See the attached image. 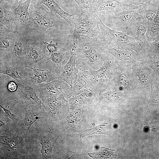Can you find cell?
Returning <instances> with one entry per match:
<instances>
[{
    "label": "cell",
    "mask_w": 159,
    "mask_h": 159,
    "mask_svg": "<svg viewBox=\"0 0 159 159\" xmlns=\"http://www.w3.org/2000/svg\"><path fill=\"white\" fill-rule=\"evenodd\" d=\"M7 89L11 92L15 91L18 88V83L14 81H10L7 85Z\"/></svg>",
    "instance_id": "obj_44"
},
{
    "label": "cell",
    "mask_w": 159,
    "mask_h": 159,
    "mask_svg": "<svg viewBox=\"0 0 159 159\" xmlns=\"http://www.w3.org/2000/svg\"><path fill=\"white\" fill-rule=\"evenodd\" d=\"M0 148L3 153L1 159L28 158L25 142L16 134L12 133L9 129L0 134Z\"/></svg>",
    "instance_id": "obj_7"
},
{
    "label": "cell",
    "mask_w": 159,
    "mask_h": 159,
    "mask_svg": "<svg viewBox=\"0 0 159 159\" xmlns=\"http://www.w3.org/2000/svg\"><path fill=\"white\" fill-rule=\"evenodd\" d=\"M27 67L33 71L26 85L31 86L41 84L43 82L48 83L60 78V68L54 62L47 58Z\"/></svg>",
    "instance_id": "obj_6"
},
{
    "label": "cell",
    "mask_w": 159,
    "mask_h": 159,
    "mask_svg": "<svg viewBox=\"0 0 159 159\" xmlns=\"http://www.w3.org/2000/svg\"><path fill=\"white\" fill-rule=\"evenodd\" d=\"M146 37L148 42L153 41L159 37V24L153 22L148 23Z\"/></svg>",
    "instance_id": "obj_32"
},
{
    "label": "cell",
    "mask_w": 159,
    "mask_h": 159,
    "mask_svg": "<svg viewBox=\"0 0 159 159\" xmlns=\"http://www.w3.org/2000/svg\"><path fill=\"white\" fill-rule=\"evenodd\" d=\"M39 94L40 98L51 95H60L66 99L71 96V86L61 78L45 84L32 86Z\"/></svg>",
    "instance_id": "obj_10"
},
{
    "label": "cell",
    "mask_w": 159,
    "mask_h": 159,
    "mask_svg": "<svg viewBox=\"0 0 159 159\" xmlns=\"http://www.w3.org/2000/svg\"><path fill=\"white\" fill-rule=\"evenodd\" d=\"M11 120L0 108V133H2L9 129Z\"/></svg>",
    "instance_id": "obj_34"
},
{
    "label": "cell",
    "mask_w": 159,
    "mask_h": 159,
    "mask_svg": "<svg viewBox=\"0 0 159 159\" xmlns=\"http://www.w3.org/2000/svg\"><path fill=\"white\" fill-rule=\"evenodd\" d=\"M45 46L42 42H29L24 62L25 67L32 65L46 58Z\"/></svg>",
    "instance_id": "obj_15"
},
{
    "label": "cell",
    "mask_w": 159,
    "mask_h": 159,
    "mask_svg": "<svg viewBox=\"0 0 159 159\" xmlns=\"http://www.w3.org/2000/svg\"><path fill=\"white\" fill-rule=\"evenodd\" d=\"M119 64L132 65L134 63L141 61L144 53H139L135 51L120 50L113 47L106 49Z\"/></svg>",
    "instance_id": "obj_18"
},
{
    "label": "cell",
    "mask_w": 159,
    "mask_h": 159,
    "mask_svg": "<svg viewBox=\"0 0 159 159\" xmlns=\"http://www.w3.org/2000/svg\"><path fill=\"white\" fill-rule=\"evenodd\" d=\"M75 44H72L70 49V57L67 63L60 67V78L70 85L79 72L76 66Z\"/></svg>",
    "instance_id": "obj_17"
},
{
    "label": "cell",
    "mask_w": 159,
    "mask_h": 159,
    "mask_svg": "<svg viewBox=\"0 0 159 159\" xmlns=\"http://www.w3.org/2000/svg\"><path fill=\"white\" fill-rule=\"evenodd\" d=\"M18 88L22 93V98L24 100V108L32 105L42 106V100L37 95L35 88L26 84L18 83Z\"/></svg>",
    "instance_id": "obj_21"
},
{
    "label": "cell",
    "mask_w": 159,
    "mask_h": 159,
    "mask_svg": "<svg viewBox=\"0 0 159 159\" xmlns=\"http://www.w3.org/2000/svg\"><path fill=\"white\" fill-rule=\"evenodd\" d=\"M144 52L150 56L159 57V37L153 42H148Z\"/></svg>",
    "instance_id": "obj_33"
},
{
    "label": "cell",
    "mask_w": 159,
    "mask_h": 159,
    "mask_svg": "<svg viewBox=\"0 0 159 159\" xmlns=\"http://www.w3.org/2000/svg\"><path fill=\"white\" fill-rule=\"evenodd\" d=\"M0 107L3 109L7 116L15 123H17L20 120V119L19 117L15 115L9 110L4 108L1 104Z\"/></svg>",
    "instance_id": "obj_41"
},
{
    "label": "cell",
    "mask_w": 159,
    "mask_h": 159,
    "mask_svg": "<svg viewBox=\"0 0 159 159\" xmlns=\"http://www.w3.org/2000/svg\"><path fill=\"white\" fill-rule=\"evenodd\" d=\"M42 42L51 54L58 51L63 50H59V45L57 42L54 43L52 41H51L49 43L45 41H43Z\"/></svg>",
    "instance_id": "obj_38"
},
{
    "label": "cell",
    "mask_w": 159,
    "mask_h": 159,
    "mask_svg": "<svg viewBox=\"0 0 159 159\" xmlns=\"http://www.w3.org/2000/svg\"><path fill=\"white\" fill-rule=\"evenodd\" d=\"M88 155L94 159L113 158L117 156L115 150L106 148L103 147L100 148V152L88 153Z\"/></svg>",
    "instance_id": "obj_31"
},
{
    "label": "cell",
    "mask_w": 159,
    "mask_h": 159,
    "mask_svg": "<svg viewBox=\"0 0 159 159\" xmlns=\"http://www.w3.org/2000/svg\"><path fill=\"white\" fill-rule=\"evenodd\" d=\"M71 96L78 95L87 90L85 88L77 81L76 78L71 85Z\"/></svg>",
    "instance_id": "obj_36"
},
{
    "label": "cell",
    "mask_w": 159,
    "mask_h": 159,
    "mask_svg": "<svg viewBox=\"0 0 159 159\" xmlns=\"http://www.w3.org/2000/svg\"><path fill=\"white\" fill-rule=\"evenodd\" d=\"M75 50L76 66L79 70H97L112 56L106 48L95 39L84 37L77 39Z\"/></svg>",
    "instance_id": "obj_1"
},
{
    "label": "cell",
    "mask_w": 159,
    "mask_h": 159,
    "mask_svg": "<svg viewBox=\"0 0 159 159\" xmlns=\"http://www.w3.org/2000/svg\"><path fill=\"white\" fill-rule=\"evenodd\" d=\"M126 4L130 7H133L142 5L150 0H117Z\"/></svg>",
    "instance_id": "obj_39"
},
{
    "label": "cell",
    "mask_w": 159,
    "mask_h": 159,
    "mask_svg": "<svg viewBox=\"0 0 159 159\" xmlns=\"http://www.w3.org/2000/svg\"><path fill=\"white\" fill-rule=\"evenodd\" d=\"M24 108L25 111L24 117L16 134L21 139L25 142L28 132L33 124L40 119L45 120L46 117L42 106L32 105Z\"/></svg>",
    "instance_id": "obj_13"
},
{
    "label": "cell",
    "mask_w": 159,
    "mask_h": 159,
    "mask_svg": "<svg viewBox=\"0 0 159 159\" xmlns=\"http://www.w3.org/2000/svg\"><path fill=\"white\" fill-rule=\"evenodd\" d=\"M141 6L124 7L120 10L107 11L106 24L113 30L126 33L138 16Z\"/></svg>",
    "instance_id": "obj_5"
},
{
    "label": "cell",
    "mask_w": 159,
    "mask_h": 159,
    "mask_svg": "<svg viewBox=\"0 0 159 159\" xmlns=\"http://www.w3.org/2000/svg\"><path fill=\"white\" fill-rule=\"evenodd\" d=\"M154 0V1H155V0Z\"/></svg>",
    "instance_id": "obj_46"
},
{
    "label": "cell",
    "mask_w": 159,
    "mask_h": 159,
    "mask_svg": "<svg viewBox=\"0 0 159 159\" xmlns=\"http://www.w3.org/2000/svg\"><path fill=\"white\" fill-rule=\"evenodd\" d=\"M79 5L81 11L87 8L93 0H74Z\"/></svg>",
    "instance_id": "obj_42"
},
{
    "label": "cell",
    "mask_w": 159,
    "mask_h": 159,
    "mask_svg": "<svg viewBox=\"0 0 159 159\" xmlns=\"http://www.w3.org/2000/svg\"><path fill=\"white\" fill-rule=\"evenodd\" d=\"M131 65L118 64L112 75L109 88L127 92L143 89Z\"/></svg>",
    "instance_id": "obj_4"
},
{
    "label": "cell",
    "mask_w": 159,
    "mask_h": 159,
    "mask_svg": "<svg viewBox=\"0 0 159 159\" xmlns=\"http://www.w3.org/2000/svg\"><path fill=\"white\" fill-rule=\"evenodd\" d=\"M5 8L0 5V22L10 29H12L13 26L9 20L6 15Z\"/></svg>",
    "instance_id": "obj_37"
},
{
    "label": "cell",
    "mask_w": 159,
    "mask_h": 159,
    "mask_svg": "<svg viewBox=\"0 0 159 159\" xmlns=\"http://www.w3.org/2000/svg\"><path fill=\"white\" fill-rule=\"evenodd\" d=\"M40 99L46 121H60L63 119L69 107L65 97L60 95H51Z\"/></svg>",
    "instance_id": "obj_9"
},
{
    "label": "cell",
    "mask_w": 159,
    "mask_h": 159,
    "mask_svg": "<svg viewBox=\"0 0 159 159\" xmlns=\"http://www.w3.org/2000/svg\"><path fill=\"white\" fill-rule=\"evenodd\" d=\"M32 0L19 1L18 6L13 8V12L16 19L22 26L28 24L30 13L28 9Z\"/></svg>",
    "instance_id": "obj_26"
},
{
    "label": "cell",
    "mask_w": 159,
    "mask_h": 159,
    "mask_svg": "<svg viewBox=\"0 0 159 159\" xmlns=\"http://www.w3.org/2000/svg\"><path fill=\"white\" fill-rule=\"evenodd\" d=\"M35 4L42 5L44 4L56 14H58L63 18L71 26H72V17L77 14H69L64 10L54 0H32Z\"/></svg>",
    "instance_id": "obj_24"
},
{
    "label": "cell",
    "mask_w": 159,
    "mask_h": 159,
    "mask_svg": "<svg viewBox=\"0 0 159 159\" xmlns=\"http://www.w3.org/2000/svg\"><path fill=\"white\" fill-rule=\"evenodd\" d=\"M141 61L150 67L156 77L159 78V57L151 56L145 54Z\"/></svg>",
    "instance_id": "obj_30"
},
{
    "label": "cell",
    "mask_w": 159,
    "mask_h": 159,
    "mask_svg": "<svg viewBox=\"0 0 159 159\" xmlns=\"http://www.w3.org/2000/svg\"><path fill=\"white\" fill-rule=\"evenodd\" d=\"M153 22L159 24V2H158L157 11L153 20Z\"/></svg>",
    "instance_id": "obj_45"
},
{
    "label": "cell",
    "mask_w": 159,
    "mask_h": 159,
    "mask_svg": "<svg viewBox=\"0 0 159 159\" xmlns=\"http://www.w3.org/2000/svg\"><path fill=\"white\" fill-rule=\"evenodd\" d=\"M124 7L129 6L117 0H93L87 9L90 13L93 14L101 11L120 10Z\"/></svg>",
    "instance_id": "obj_19"
},
{
    "label": "cell",
    "mask_w": 159,
    "mask_h": 159,
    "mask_svg": "<svg viewBox=\"0 0 159 159\" xmlns=\"http://www.w3.org/2000/svg\"><path fill=\"white\" fill-rule=\"evenodd\" d=\"M54 13L48 12L42 5L35 4L29 14V19L43 31L49 28L57 29L58 23Z\"/></svg>",
    "instance_id": "obj_11"
},
{
    "label": "cell",
    "mask_w": 159,
    "mask_h": 159,
    "mask_svg": "<svg viewBox=\"0 0 159 159\" xmlns=\"http://www.w3.org/2000/svg\"><path fill=\"white\" fill-rule=\"evenodd\" d=\"M131 66L143 89L150 92L151 84L157 77L155 75L150 73V67L142 61L135 62Z\"/></svg>",
    "instance_id": "obj_14"
},
{
    "label": "cell",
    "mask_w": 159,
    "mask_h": 159,
    "mask_svg": "<svg viewBox=\"0 0 159 159\" xmlns=\"http://www.w3.org/2000/svg\"><path fill=\"white\" fill-rule=\"evenodd\" d=\"M44 135L39 137V141L41 145L40 152L42 159H47L51 158L53 147L57 138L55 139L52 131L50 128Z\"/></svg>",
    "instance_id": "obj_22"
},
{
    "label": "cell",
    "mask_w": 159,
    "mask_h": 159,
    "mask_svg": "<svg viewBox=\"0 0 159 159\" xmlns=\"http://www.w3.org/2000/svg\"><path fill=\"white\" fill-rule=\"evenodd\" d=\"M69 100L71 106L77 107H90L93 106L97 100L94 92L87 91Z\"/></svg>",
    "instance_id": "obj_23"
},
{
    "label": "cell",
    "mask_w": 159,
    "mask_h": 159,
    "mask_svg": "<svg viewBox=\"0 0 159 159\" xmlns=\"http://www.w3.org/2000/svg\"><path fill=\"white\" fill-rule=\"evenodd\" d=\"M101 21L99 13L91 14L87 8L81 11L78 16L72 20L74 28L72 43H75L81 37L95 40L99 33Z\"/></svg>",
    "instance_id": "obj_3"
},
{
    "label": "cell",
    "mask_w": 159,
    "mask_h": 159,
    "mask_svg": "<svg viewBox=\"0 0 159 159\" xmlns=\"http://www.w3.org/2000/svg\"><path fill=\"white\" fill-rule=\"evenodd\" d=\"M76 79L78 82L86 89L95 92V89L91 80L90 71L79 70Z\"/></svg>",
    "instance_id": "obj_27"
},
{
    "label": "cell",
    "mask_w": 159,
    "mask_h": 159,
    "mask_svg": "<svg viewBox=\"0 0 159 159\" xmlns=\"http://www.w3.org/2000/svg\"><path fill=\"white\" fill-rule=\"evenodd\" d=\"M70 57V50H63L51 53L48 59L60 68L67 63Z\"/></svg>",
    "instance_id": "obj_28"
},
{
    "label": "cell",
    "mask_w": 159,
    "mask_h": 159,
    "mask_svg": "<svg viewBox=\"0 0 159 159\" xmlns=\"http://www.w3.org/2000/svg\"><path fill=\"white\" fill-rule=\"evenodd\" d=\"M8 39H1L0 41V48L1 49H10L13 43Z\"/></svg>",
    "instance_id": "obj_43"
},
{
    "label": "cell",
    "mask_w": 159,
    "mask_h": 159,
    "mask_svg": "<svg viewBox=\"0 0 159 159\" xmlns=\"http://www.w3.org/2000/svg\"><path fill=\"white\" fill-rule=\"evenodd\" d=\"M148 105L159 108V78L156 77L151 84L150 98Z\"/></svg>",
    "instance_id": "obj_29"
},
{
    "label": "cell",
    "mask_w": 159,
    "mask_h": 159,
    "mask_svg": "<svg viewBox=\"0 0 159 159\" xmlns=\"http://www.w3.org/2000/svg\"><path fill=\"white\" fill-rule=\"evenodd\" d=\"M150 0L141 5L138 16L147 23L153 22L158 8V2Z\"/></svg>",
    "instance_id": "obj_25"
},
{
    "label": "cell",
    "mask_w": 159,
    "mask_h": 159,
    "mask_svg": "<svg viewBox=\"0 0 159 159\" xmlns=\"http://www.w3.org/2000/svg\"><path fill=\"white\" fill-rule=\"evenodd\" d=\"M17 3V0H0V5L6 8H14Z\"/></svg>",
    "instance_id": "obj_40"
},
{
    "label": "cell",
    "mask_w": 159,
    "mask_h": 159,
    "mask_svg": "<svg viewBox=\"0 0 159 159\" xmlns=\"http://www.w3.org/2000/svg\"><path fill=\"white\" fill-rule=\"evenodd\" d=\"M24 68L23 65L13 60L9 57L0 59V74L9 76L20 84H26L32 76L25 70Z\"/></svg>",
    "instance_id": "obj_12"
},
{
    "label": "cell",
    "mask_w": 159,
    "mask_h": 159,
    "mask_svg": "<svg viewBox=\"0 0 159 159\" xmlns=\"http://www.w3.org/2000/svg\"><path fill=\"white\" fill-rule=\"evenodd\" d=\"M119 64L115 59L112 55L104 61L102 66L99 69L90 71L96 95H99L109 89L112 75Z\"/></svg>",
    "instance_id": "obj_8"
},
{
    "label": "cell",
    "mask_w": 159,
    "mask_h": 159,
    "mask_svg": "<svg viewBox=\"0 0 159 159\" xmlns=\"http://www.w3.org/2000/svg\"><path fill=\"white\" fill-rule=\"evenodd\" d=\"M108 126V124H104L94 127L90 130H85L80 134L81 137L82 138L90 135L98 133L105 134V132L107 129Z\"/></svg>",
    "instance_id": "obj_35"
},
{
    "label": "cell",
    "mask_w": 159,
    "mask_h": 159,
    "mask_svg": "<svg viewBox=\"0 0 159 159\" xmlns=\"http://www.w3.org/2000/svg\"><path fill=\"white\" fill-rule=\"evenodd\" d=\"M148 26V23L138 16L126 33L134 38L144 50L148 42L146 37Z\"/></svg>",
    "instance_id": "obj_16"
},
{
    "label": "cell",
    "mask_w": 159,
    "mask_h": 159,
    "mask_svg": "<svg viewBox=\"0 0 159 159\" xmlns=\"http://www.w3.org/2000/svg\"><path fill=\"white\" fill-rule=\"evenodd\" d=\"M95 40L106 49L113 47L119 49L134 51L139 53L144 52L143 48L134 38L125 33L110 28L102 20L99 25V32Z\"/></svg>",
    "instance_id": "obj_2"
},
{
    "label": "cell",
    "mask_w": 159,
    "mask_h": 159,
    "mask_svg": "<svg viewBox=\"0 0 159 159\" xmlns=\"http://www.w3.org/2000/svg\"><path fill=\"white\" fill-rule=\"evenodd\" d=\"M29 42L23 38L18 39L14 41L10 50V54L9 57L10 58L24 66L25 56Z\"/></svg>",
    "instance_id": "obj_20"
}]
</instances>
